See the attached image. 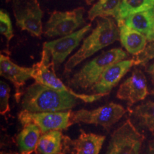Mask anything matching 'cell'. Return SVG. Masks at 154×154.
<instances>
[{
	"mask_svg": "<svg viewBox=\"0 0 154 154\" xmlns=\"http://www.w3.org/2000/svg\"><path fill=\"white\" fill-rule=\"evenodd\" d=\"M76 98L35 82L26 88L22 99L24 110L30 112H57L70 110L76 105Z\"/></svg>",
	"mask_w": 154,
	"mask_h": 154,
	"instance_id": "obj_1",
	"label": "cell"
},
{
	"mask_svg": "<svg viewBox=\"0 0 154 154\" xmlns=\"http://www.w3.org/2000/svg\"><path fill=\"white\" fill-rule=\"evenodd\" d=\"M119 38H120V31L112 19L109 17L98 19L96 28L84 40L80 49L67 61L64 66V74H69L83 61Z\"/></svg>",
	"mask_w": 154,
	"mask_h": 154,
	"instance_id": "obj_2",
	"label": "cell"
},
{
	"mask_svg": "<svg viewBox=\"0 0 154 154\" xmlns=\"http://www.w3.org/2000/svg\"><path fill=\"white\" fill-rule=\"evenodd\" d=\"M126 57L127 54L120 48H114L103 52L74 74L69 80V86L79 89L91 88L108 67Z\"/></svg>",
	"mask_w": 154,
	"mask_h": 154,
	"instance_id": "obj_3",
	"label": "cell"
},
{
	"mask_svg": "<svg viewBox=\"0 0 154 154\" xmlns=\"http://www.w3.org/2000/svg\"><path fill=\"white\" fill-rule=\"evenodd\" d=\"M34 72L32 74V78L34 79L36 83L42 84L48 87L60 91L68 92L76 99H81L86 103H91L99 99L102 96V94H77L74 92L72 88L65 85L56 75L55 68L51 62V58L47 49H43L42 55V59L39 62L35 63L33 66Z\"/></svg>",
	"mask_w": 154,
	"mask_h": 154,
	"instance_id": "obj_4",
	"label": "cell"
},
{
	"mask_svg": "<svg viewBox=\"0 0 154 154\" xmlns=\"http://www.w3.org/2000/svg\"><path fill=\"white\" fill-rule=\"evenodd\" d=\"M145 136L127 119L111 135L106 154H140Z\"/></svg>",
	"mask_w": 154,
	"mask_h": 154,
	"instance_id": "obj_5",
	"label": "cell"
},
{
	"mask_svg": "<svg viewBox=\"0 0 154 154\" xmlns=\"http://www.w3.org/2000/svg\"><path fill=\"white\" fill-rule=\"evenodd\" d=\"M126 111L124 108L120 104L109 103L94 110L81 109L72 111L71 121L72 124L84 123L98 125L108 128L118 122Z\"/></svg>",
	"mask_w": 154,
	"mask_h": 154,
	"instance_id": "obj_6",
	"label": "cell"
},
{
	"mask_svg": "<svg viewBox=\"0 0 154 154\" xmlns=\"http://www.w3.org/2000/svg\"><path fill=\"white\" fill-rule=\"evenodd\" d=\"M84 12L82 7L69 11H53L46 24L44 34L49 37H55L74 33L77 28L85 24Z\"/></svg>",
	"mask_w": 154,
	"mask_h": 154,
	"instance_id": "obj_7",
	"label": "cell"
},
{
	"mask_svg": "<svg viewBox=\"0 0 154 154\" xmlns=\"http://www.w3.org/2000/svg\"><path fill=\"white\" fill-rule=\"evenodd\" d=\"M70 110L57 112L33 113L23 110L19 113L18 119L23 126L34 124L38 126L42 134L54 130L66 129L72 125Z\"/></svg>",
	"mask_w": 154,
	"mask_h": 154,
	"instance_id": "obj_8",
	"label": "cell"
},
{
	"mask_svg": "<svg viewBox=\"0 0 154 154\" xmlns=\"http://www.w3.org/2000/svg\"><path fill=\"white\" fill-rule=\"evenodd\" d=\"M13 9L19 27L35 36L42 35L43 13L37 0H14Z\"/></svg>",
	"mask_w": 154,
	"mask_h": 154,
	"instance_id": "obj_9",
	"label": "cell"
},
{
	"mask_svg": "<svg viewBox=\"0 0 154 154\" xmlns=\"http://www.w3.org/2000/svg\"><path fill=\"white\" fill-rule=\"evenodd\" d=\"M91 28V24H87L69 35L62 36L60 38L44 44L43 49H47L49 53L51 62L55 69L59 68L73 50L78 47L82 38L89 32Z\"/></svg>",
	"mask_w": 154,
	"mask_h": 154,
	"instance_id": "obj_10",
	"label": "cell"
},
{
	"mask_svg": "<svg viewBox=\"0 0 154 154\" xmlns=\"http://www.w3.org/2000/svg\"><path fill=\"white\" fill-rule=\"evenodd\" d=\"M149 94L145 75L141 70L136 69L133 71L131 76L121 84L116 96L128 102L129 109L134 103L145 99Z\"/></svg>",
	"mask_w": 154,
	"mask_h": 154,
	"instance_id": "obj_11",
	"label": "cell"
},
{
	"mask_svg": "<svg viewBox=\"0 0 154 154\" xmlns=\"http://www.w3.org/2000/svg\"><path fill=\"white\" fill-rule=\"evenodd\" d=\"M133 65H134V61L132 59L120 61L109 66L91 88V91L94 92V94L106 95L117 85Z\"/></svg>",
	"mask_w": 154,
	"mask_h": 154,
	"instance_id": "obj_12",
	"label": "cell"
},
{
	"mask_svg": "<svg viewBox=\"0 0 154 154\" xmlns=\"http://www.w3.org/2000/svg\"><path fill=\"white\" fill-rule=\"evenodd\" d=\"M33 72V67L26 68L19 66L13 63L8 56H5L2 54L0 56V74L2 76L9 79L15 86V98L17 102L20 99V88L24 85L29 79L31 77L32 78Z\"/></svg>",
	"mask_w": 154,
	"mask_h": 154,
	"instance_id": "obj_13",
	"label": "cell"
},
{
	"mask_svg": "<svg viewBox=\"0 0 154 154\" xmlns=\"http://www.w3.org/2000/svg\"><path fill=\"white\" fill-rule=\"evenodd\" d=\"M70 138L59 130L50 131L41 136L36 147L37 154H67L70 152Z\"/></svg>",
	"mask_w": 154,
	"mask_h": 154,
	"instance_id": "obj_14",
	"label": "cell"
},
{
	"mask_svg": "<svg viewBox=\"0 0 154 154\" xmlns=\"http://www.w3.org/2000/svg\"><path fill=\"white\" fill-rule=\"evenodd\" d=\"M106 137L80 130L76 139L70 140V152L72 154H99Z\"/></svg>",
	"mask_w": 154,
	"mask_h": 154,
	"instance_id": "obj_15",
	"label": "cell"
},
{
	"mask_svg": "<svg viewBox=\"0 0 154 154\" xmlns=\"http://www.w3.org/2000/svg\"><path fill=\"white\" fill-rule=\"evenodd\" d=\"M120 31V40L123 47L131 54L136 56L145 49L147 38L138 31L128 27L121 22L118 23Z\"/></svg>",
	"mask_w": 154,
	"mask_h": 154,
	"instance_id": "obj_16",
	"label": "cell"
},
{
	"mask_svg": "<svg viewBox=\"0 0 154 154\" xmlns=\"http://www.w3.org/2000/svg\"><path fill=\"white\" fill-rule=\"evenodd\" d=\"M41 132L38 126L34 124L24 126L17 138L21 154H31L36 151Z\"/></svg>",
	"mask_w": 154,
	"mask_h": 154,
	"instance_id": "obj_17",
	"label": "cell"
},
{
	"mask_svg": "<svg viewBox=\"0 0 154 154\" xmlns=\"http://www.w3.org/2000/svg\"><path fill=\"white\" fill-rule=\"evenodd\" d=\"M123 22L128 27L138 31L147 38L154 28V7L131 15Z\"/></svg>",
	"mask_w": 154,
	"mask_h": 154,
	"instance_id": "obj_18",
	"label": "cell"
},
{
	"mask_svg": "<svg viewBox=\"0 0 154 154\" xmlns=\"http://www.w3.org/2000/svg\"><path fill=\"white\" fill-rule=\"evenodd\" d=\"M154 7V0H122L116 19L117 23L124 22L131 15Z\"/></svg>",
	"mask_w": 154,
	"mask_h": 154,
	"instance_id": "obj_19",
	"label": "cell"
},
{
	"mask_svg": "<svg viewBox=\"0 0 154 154\" xmlns=\"http://www.w3.org/2000/svg\"><path fill=\"white\" fill-rule=\"evenodd\" d=\"M121 0H99L88 11V19L93 21L96 17L112 16L116 18Z\"/></svg>",
	"mask_w": 154,
	"mask_h": 154,
	"instance_id": "obj_20",
	"label": "cell"
},
{
	"mask_svg": "<svg viewBox=\"0 0 154 154\" xmlns=\"http://www.w3.org/2000/svg\"><path fill=\"white\" fill-rule=\"evenodd\" d=\"M131 112L140 121L142 126L154 134V102L148 101L135 107Z\"/></svg>",
	"mask_w": 154,
	"mask_h": 154,
	"instance_id": "obj_21",
	"label": "cell"
},
{
	"mask_svg": "<svg viewBox=\"0 0 154 154\" xmlns=\"http://www.w3.org/2000/svg\"><path fill=\"white\" fill-rule=\"evenodd\" d=\"M0 31L1 34L7 38V44H9L11 38L14 36V34L10 17L3 10L0 11Z\"/></svg>",
	"mask_w": 154,
	"mask_h": 154,
	"instance_id": "obj_22",
	"label": "cell"
},
{
	"mask_svg": "<svg viewBox=\"0 0 154 154\" xmlns=\"http://www.w3.org/2000/svg\"><path fill=\"white\" fill-rule=\"evenodd\" d=\"M154 58V41L150 42L148 45L146 46L145 49L139 54L134 56L133 58L134 61V65H145L151 59Z\"/></svg>",
	"mask_w": 154,
	"mask_h": 154,
	"instance_id": "obj_23",
	"label": "cell"
},
{
	"mask_svg": "<svg viewBox=\"0 0 154 154\" xmlns=\"http://www.w3.org/2000/svg\"><path fill=\"white\" fill-rule=\"evenodd\" d=\"M10 94V88L7 83L0 82V113L5 115L10 111L9 99Z\"/></svg>",
	"mask_w": 154,
	"mask_h": 154,
	"instance_id": "obj_24",
	"label": "cell"
},
{
	"mask_svg": "<svg viewBox=\"0 0 154 154\" xmlns=\"http://www.w3.org/2000/svg\"><path fill=\"white\" fill-rule=\"evenodd\" d=\"M144 154H154V140H152L149 142L147 150Z\"/></svg>",
	"mask_w": 154,
	"mask_h": 154,
	"instance_id": "obj_25",
	"label": "cell"
},
{
	"mask_svg": "<svg viewBox=\"0 0 154 154\" xmlns=\"http://www.w3.org/2000/svg\"><path fill=\"white\" fill-rule=\"evenodd\" d=\"M147 72L151 75V81L152 83L154 84V63L150 65L147 69Z\"/></svg>",
	"mask_w": 154,
	"mask_h": 154,
	"instance_id": "obj_26",
	"label": "cell"
},
{
	"mask_svg": "<svg viewBox=\"0 0 154 154\" xmlns=\"http://www.w3.org/2000/svg\"><path fill=\"white\" fill-rule=\"evenodd\" d=\"M147 40L149 42H153V41H154V28H153V31H152L151 33L149 34V36H147Z\"/></svg>",
	"mask_w": 154,
	"mask_h": 154,
	"instance_id": "obj_27",
	"label": "cell"
},
{
	"mask_svg": "<svg viewBox=\"0 0 154 154\" xmlns=\"http://www.w3.org/2000/svg\"><path fill=\"white\" fill-rule=\"evenodd\" d=\"M94 1V0H86V3H87L88 5H90V4H91Z\"/></svg>",
	"mask_w": 154,
	"mask_h": 154,
	"instance_id": "obj_28",
	"label": "cell"
},
{
	"mask_svg": "<svg viewBox=\"0 0 154 154\" xmlns=\"http://www.w3.org/2000/svg\"><path fill=\"white\" fill-rule=\"evenodd\" d=\"M150 94H152V95H153V96H154V89L151 90V92H150Z\"/></svg>",
	"mask_w": 154,
	"mask_h": 154,
	"instance_id": "obj_29",
	"label": "cell"
}]
</instances>
